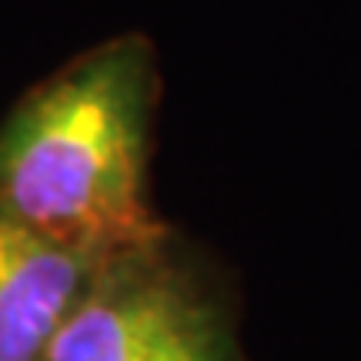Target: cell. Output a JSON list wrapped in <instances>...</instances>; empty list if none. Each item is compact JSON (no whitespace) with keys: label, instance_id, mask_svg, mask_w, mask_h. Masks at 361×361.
I'll use <instances>...</instances> for the list:
<instances>
[{"label":"cell","instance_id":"3","mask_svg":"<svg viewBox=\"0 0 361 361\" xmlns=\"http://www.w3.org/2000/svg\"><path fill=\"white\" fill-rule=\"evenodd\" d=\"M111 258L51 241L0 214V361H44Z\"/></svg>","mask_w":361,"mask_h":361},{"label":"cell","instance_id":"2","mask_svg":"<svg viewBox=\"0 0 361 361\" xmlns=\"http://www.w3.org/2000/svg\"><path fill=\"white\" fill-rule=\"evenodd\" d=\"M44 361H245L228 311L168 234L107 261Z\"/></svg>","mask_w":361,"mask_h":361},{"label":"cell","instance_id":"1","mask_svg":"<svg viewBox=\"0 0 361 361\" xmlns=\"http://www.w3.org/2000/svg\"><path fill=\"white\" fill-rule=\"evenodd\" d=\"M154 97V51L141 34L34 87L0 128V214L107 258L168 234L147 204Z\"/></svg>","mask_w":361,"mask_h":361}]
</instances>
